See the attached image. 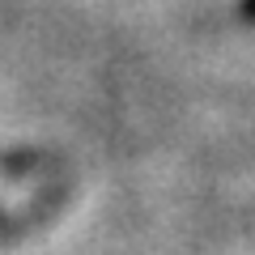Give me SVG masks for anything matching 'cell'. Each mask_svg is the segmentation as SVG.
Here are the masks:
<instances>
[{
	"label": "cell",
	"mask_w": 255,
	"mask_h": 255,
	"mask_svg": "<svg viewBox=\"0 0 255 255\" xmlns=\"http://www.w3.org/2000/svg\"><path fill=\"white\" fill-rule=\"evenodd\" d=\"M238 17H243L247 26H255V0H238Z\"/></svg>",
	"instance_id": "cell-1"
}]
</instances>
